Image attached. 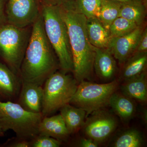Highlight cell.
<instances>
[{
	"label": "cell",
	"mask_w": 147,
	"mask_h": 147,
	"mask_svg": "<svg viewBox=\"0 0 147 147\" xmlns=\"http://www.w3.org/2000/svg\"><path fill=\"white\" fill-rule=\"evenodd\" d=\"M38 130L39 134L49 136L60 141L66 139L69 134L60 114L52 117H43Z\"/></svg>",
	"instance_id": "15"
},
{
	"label": "cell",
	"mask_w": 147,
	"mask_h": 147,
	"mask_svg": "<svg viewBox=\"0 0 147 147\" xmlns=\"http://www.w3.org/2000/svg\"><path fill=\"white\" fill-rule=\"evenodd\" d=\"M121 92L134 100L145 103L147 100L146 71L126 80L121 85Z\"/></svg>",
	"instance_id": "14"
},
{
	"label": "cell",
	"mask_w": 147,
	"mask_h": 147,
	"mask_svg": "<svg viewBox=\"0 0 147 147\" xmlns=\"http://www.w3.org/2000/svg\"><path fill=\"white\" fill-rule=\"evenodd\" d=\"M102 0H70L63 6V8L79 11L86 18H98L101 8Z\"/></svg>",
	"instance_id": "20"
},
{
	"label": "cell",
	"mask_w": 147,
	"mask_h": 147,
	"mask_svg": "<svg viewBox=\"0 0 147 147\" xmlns=\"http://www.w3.org/2000/svg\"><path fill=\"white\" fill-rule=\"evenodd\" d=\"M32 29V26L19 28L7 23L0 26V57L18 76Z\"/></svg>",
	"instance_id": "5"
},
{
	"label": "cell",
	"mask_w": 147,
	"mask_h": 147,
	"mask_svg": "<svg viewBox=\"0 0 147 147\" xmlns=\"http://www.w3.org/2000/svg\"><path fill=\"white\" fill-rule=\"evenodd\" d=\"M43 116L25 110L18 103L0 101V127L5 131L11 129L18 139L29 141L39 134Z\"/></svg>",
	"instance_id": "4"
},
{
	"label": "cell",
	"mask_w": 147,
	"mask_h": 147,
	"mask_svg": "<svg viewBox=\"0 0 147 147\" xmlns=\"http://www.w3.org/2000/svg\"><path fill=\"white\" fill-rule=\"evenodd\" d=\"M78 82L66 73L56 71L44 84L42 113L43 117L69 103L77 89Z\"/></svg>",
	"instance_id": "6"
},
{
	"label": "cell",
	"mask_w": 147,
	"mask_h": 147,
	"mask_svg": "<svg viewBox=\"0 0 147 147\" xmlns=\"http://www.w3.org/2000/svg\"><path fill=\"white\" fill-rule=\"evenodd\" d=\"M61 144L60 140L41 134H38L30 142V146L33 147H59Z\"/></svg>",
	"instance_id": "25"
},
{
	"label": "cell",
	"mask_w": 147,
	"mask_h": 147,
	"mask_svg": "<svg viewBox=\"0 0 147 147\" xmlns=\"http://www.w3.org/2000/svg\"><path fill=\"white\" fill-rule=\"evenodd\" d=\"M60 7L68 31L73 62L74 77L79 84L91 78L95 47L91 44L87 35L86 17L77 11Z\"/></svg>",
	"instance_id": "2"
},
{
	"label": "cell",
	"mask_w": 147,
	"mask_h": 147,
	"mask_svg": "<svg viewBox=\"0 0 147 147\" xmlns=\"http://www.w3.org/2000/svg\"><path fill=\"white\" fill-rule=\"evenodd\" d=\"M3 132H4L3 131L2 129L1 128V127H0V136H2V135H3Z\"/></svg>",
	"instance_id": "32"
},
{
	"label": "cell",
	"mask_w": 147,
	"mask_h": 147,
	"mask_svg": "<svg viewBox=\"0 0 147 147\" xmlns=\"http://www.w3.org/2000/svg\"><path fill=\"white\" fill-rule=\"evenodd\" d=\"M83 127L88 138L99 144L108 139L115 130L118 121L115 116L101 109L87 117Z\"/></svg>",
	"instance_id": "9"
},
{
	"label": "cell",
	"mask_w": 147,
	"mask_h": 147,
	"mask_svg": "<svg viewBox=\"0 0 147 147\" xmlns=\"http://www.w3.org/2000/svg\"><path fill=\"white\" fill-rule=\"evenodd\" d=\"M145 28L143 25H141L128 34L112 38L108 49L120 64L123 65L134 54Z\"/></svg>",
	"instance_id": "10"
},
{
	"label": "cell",
	"mask_w": 147,
	"mask_h": 147,
	"mask_svg": "<svg viewBox=\"0 0 147 147\" xmlns=\"http://www.w3.org/2000/svg\"><path fill=\"white\" fill-rule=\"evenodd\" d=\"M18 77L5 64L0 63V95L7 98L16 96L20 91Z\"/></svg>",
	"instance_id": "18"
},
{
	"label": "cell",
	"mask_w": 147,
	"mask_h": 147,
	"mask_svg": "<svg viewBox=\"0 0 147 147\" xmlns=\"http://www.w3.org/2000/svg\"><path fill=\"white\" fill-rule=\"evenodd\" d=\"M108 105L115 114L124 121L130 120L136 113V105L134 100L117 91L112 95Z\"/></svg>",
	"instance_id": "16"
},
{
	"label": "cell",
	"mask_w": 147,
	"mask_h": 147,
	"mask_svg": "<svg viewBox=\"0 0 147 147\" xmlns=\"http://www.w3.org/2000/svg\"><path fill=\"white\" fill-rule=\"evenodd\" d=\"M86 30L90 42L94 47L108 49L112 37L109 30L98 18H86Z\"/></svg>",
	"instance_id": "13"
},
{
	"label": "cell",
	"mask_w": 147,
	"mask_h": 147,
	"mask_svg": "<svg viewBox=\"0 0 147 147\" xmlns=\"http://www.w3.org/2000/svg\"><path fill=\"white\" fill-rule=\"evenodd\" d=\"M42 4L50 6H62L70 0H40Z\"/></svg>",
	"instance_id": "27"
},
{
	"label": "cell",
	"mask_w": 147,
	"mask_h": 147,
	"mask_svg": "<svg viewBox=\"0 0 147 147\" xmlns=\"http://www.w3.org/2000/svg\"><path fill=\"white\" fill-rule=\"evenodd\" d=\"M146 14V7L142 2H132L122 4L119 16L141 26L143 25Z\"/></svg>",
	"instance_id": "21"
},
{
	"label": "cell",
	"mask_w": 147,
	"mask_h": 147,
	"mask_svg": "<svg viewBox=\"0 0 147 147\" xmlns=\"http://www.w3.org/2000/svg\"><path fill=\"white\" fill-rule=\"evenodd\" d=\"M59 67L57 57L45 34L41 13L32 26L19 76L22 83L42 86Z\"/></svg>",
	"instance_id": "1"
},
{
	"label": "cell",
	"mask_w": 147,
	"mask_h": 147,
	"mask_svg": "<svg viewBox=\"0 0 147 147\" xmlns=\"http://www.w3.org/2000/svg\"><path fill=\"white\" fill-rule=\"evenodd\" d=\"M6 23L19 28L32 26L41 14L40 0H6Z\"/></svg>",
	"instance_id": "8"
},
{
	"label": "cell",
	"mask_w": 147,
	"mask_h": 147,
	"mask_svg": "<svg viewBox=\"0 0 147 147\" xmlns=\"http://www.w3.org/2000/svg\"><path fill=\"white\" fill-rule=\"evenodd\" d=\"M98 144L90 138H83L79 143V146L82 147H97Z\"/></svg>",
	"instance_id": "28"
},
{
	"label": "cell",
	"mask_w": 147,
	"mask_h": 147,
	"mask_svg": "<svg viewBox=\"0 0 147 147\" xmlns=\"http://www.w3.org/2000/svg\"><path fill=\"white\" fill-rule=\"evenodd\" d=\"M94 69L100 79L108 81L113 80L117 71V62L108 49L95 48Z\"/></svg>",
	"instance_id": "12"
},
{
	"label": "cell",
	"mask_w": 147,
	"mask_h": 147,
	"mask_svg": "<svg viewBox=\"0 0 147 147\" xmlns=\"http://www.w3.org/2000/svg\"><path fill=\"white\" fill-rule=\"evenodd\" d=\"M42 96V86L22 82L18 103L29 112L41 113Z\"/></svg>",
	"instance_id": "11"
},
{
	"label": "cell",
	"mask_w": 147,
	"mask_h": 147,
	"mask_svg": "<svg viewBox=\"0 0 147 147\" xmlns=\"http://www.w3.org/2000/svg\"><path fill=\"white\" fill-rule=\"evenodd\" d=\"M143 135L136 129H130L123 131L115 139L114 147H140L144 145Z\"/></svg>",
	"instance_id": "23"
},
{
	"label": "cell",
	"mask_w": 147,
	"mask_h": 147,
	"mask_svg": "<svg viewBox=\"0 0 147 147\" xmlns=\"http://www.w3.org/2000/svg\"><path fill=\"white\" fill-rule=\"evenodd\" d=\"M122 4L112 0H102L98 18L108 30L110 25L119 17Z\"/></svg>",
	"instance_id": "22"
},
{
	"label": "cell",
	"mask_w": 147,
	"mask_h": 147,
	"mask_svg": "<svg viewBox=\"0 0 147 147\" xmlns=\"http://www.w3.org/2000/svg\"><path fill=\"white\" fill-rule=\"evenodd\" d=\"M147 29L146 28H145L139 38L134 53H147Z\"/></svg>",
	"instance_id": "26"
},
{
	"label": "cell",
	"mask_w": 147,
	"mask_h": 147,
	"mask_svg": "<svg viewBox=\"0 0 147 147\" xmlns=\"http://www.w3.org/2000/svg\"><path fill=\"white\" fill-rule=\"evenodd\" d=\"M6 0H0V26L6 23L5 17Z\"/></svg>",
	"instance_id": "29"
},
{
	"label": "cell",
	"mask_w": 147,
	"mask_h": 147,
	"mask_svg": "<svg viewBox=\"0 0 147 147\" xmlns=\"http://www.w3.org/2000/svg\"><path fill=\"white\" fill-rule=\"evenodd\" d=\"M147 63V52L134 53L123 64L121 81L124 82L146 71Z\"/></svg>",
	"instance_id": "19"
},
{
	"label": "cell",
	"mask_w": 147,
	"mask_h": 147,
	"mask_svg": "<svg viewBox=\"0 0 147 147\" xmlns=\"http://www.w3.org/2000/svg\"><path fill=\"white\" fill-rule=\"evenodd\" d=\"M119 88V83L116 80L102 84L83 81L78 84L69 104L85 110L87 118L93 112L108 105L110 98Z\"/></svg>",
	"instance_id": "7"
},
{
	"label": "cell",
	"mask_w": 147,
	"mask_h": 147,
	"mask_svg": "<svg viewBox=\"0 0 147 147\" xmlns=\"http://www.w3.org/2000/svg\"><path fill=\"white\" fill-rule=\"evenodd\" d=\"M45 34L55 51L62 71H73V62L67 27L60 6L41 4Z\"/></svg>",
	"instance_id": "3"
},
{
	"label": "cell",
	"mask_w": 147,
	"mask_h": 147,
	"mask_svg": "<svg viewBox=\"0 0 147 147\" xmlns=\"http://www.w3.org/2000/svg\"><path fill=\"white\" fill-rule=\"evenodd\" d=\"M139 26L134 22L119 16L110 25L109 31L112 38L118 37L128 34Z\"/></svg>",
	"instance_id": "24"
},
{
	"label": "cell",
	"mask_w": 147,
	"mask_h": 147,
	"mask_svg": "<svg viewBox=\"0 0 147 147\" xmlns=\"http://www.w3.org/2000/svg\"><path fill=\"white\" fill-rule=\"evenodd\" d=\"M60 110V115L69 134L76 133L83 127L86 118L85 110L69 103L65 105Z\"/></svg>",
	"instance_id": "17"
},
{
	"label": "cell",
	"mask_w": 147,
	"mask_h": 147,
	"mask_svg": "<svg viewBox=\"0 0 147 147\" xmlns=\"http://www.w3.org/2000/svg\"><path fill=\"white\" fill-rule=\"evenodd\" d=\"M11 147H30V142L29 141L18 139L17 141L12 143L9 145Z\"/></svg>",
	"instance_id": "30"
},
{
	"label": "cell",
	"mask_w": 147,
	"mask_h": 147,
	"mask_svg": "<svg viewBox=\"0 0 147 147\" xmlns=\"http://www.w3.org/2000/svg\"><path fill=\"white\" fill-rule=\"evenodd\" d=\"M112 1L118 2L122 3H124L132 2H142V0H112Z\"/></svg>",
	"instance_id": "31"
}]
</instances>
